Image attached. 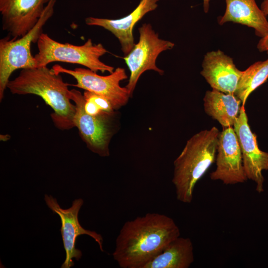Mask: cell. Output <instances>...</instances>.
Masks as SVG:
<instances>
[{"label":"cell","mask_w":268,"mask_h":268,"mask_svg":"<svg viewBox=\"0 0 268 268\" xmlns=\"http://www.w3.org/2000/svg\"><path fill=\"white\" fill-rule=\"evenodd\" d=\"M83 95L84 98L93 101L102 112L108 113H115V110L111 102L106 98L86 90Z\"/></svg>","instance_id":"19"},{"label":"cell","mask_w":268,"mask_h":268,"mask_svg":"<svg viewBox=\"0 0 268 268\" xmlns=\"http://www.w3.org/2000/svg\"><path fill=\"white\" fill-rule=\"evenodd\" d=\"M38 53L34 58L36 67H46L59 62L78 64L97 72L112 73L114 67L102 62L100 58L108 51L101 43L94 44L89 38L81 45L63 43L42 33L37 42Z\"/></svg>","instance_id":"4"},{"label":"cell","mask_w":268,"mask_h":268,"mask_svg":"<svg viewBox=\"0 0 268 268\" xmlns=\"http://www.w3.org/2000/svg\"><path fill=\"white\" fill-rule=\"evenodd\" d=\"M52 69L57 73H66L72 76L76 83L69 84L103 96L112 103L115 110L125 106L131 97L125 87L120 83L128 78L125 68L118 67L108 75H100L87 68L76 67L73 69L55 65Z\"/></svg>","instance_id":"8"},{"label":"cell","mask_w":268,"mask_h":268,"mask_svg":"<svg viewBox=\"0 0 268 268\" xmlns=\"http://www.w3.org/2000/svg\"><path fill=\"white\" fill-rule=\"evenodd\" d=\"M139 40L131 52L123 57L130 75L126 87L131 97L140 76L147 70H153L162 75L164 71L156 65L158 56L163 52L171 50L174 43L161 39L150 23H143L138 28Z\"/></svg>","instance_id":"6"},{"label":"cell","mask_w":268,"mask_h":268,"mask_svg":"<svg viewBox=\"0 0 268 268\" xmlns=\"http://www.w3.org/2000/svg\"><path fill=\"white\" fill-rule=\"evenodd\" d=\"M203 0V10L205 13H207L209 8V3L210 0Z\"/></svg>","instance_id":"21"},{"label":"cell","mask_w":268,"mask_h":268,"mask_svg":"<svg viewBox=\"0 0 268 268\" xmlns=\"http://www.w3.org/2000/svg\"><path fill=\"white\" fill-rule=\"evenodd\" d=\"M224 14L218 18L222 25L232 22L241 24L255 30V34L263 38L268 34V21L255 0H225Z\"/></svg>","instance_id":"15"},{"label":"cell","mask_w":268,"mask_h":268,"mask_svg":"<svg viewBox=\"0 0 268 268\" xmlns=\"http://www.w3.org/2000/svg\"><path fill=\"white\" fill-rule=\"evenodd\" d=\"M68 85L60 74L46 66L21 69L17 77L9 80L6 88L13 94H34L41 97L54 111L51 117L55 126L65 130L74 127L75 113Z\"/></svg>","instance_id":"2"},{"label":"cell","mask_w":268,"mask_h":268,"mask_svg":"<svg viewBox=\"0 0 268 268\" xmlns=\"http://www.w3.org/2000/svg\"><path fill=\"white\" fill-rule=\"evenodd\" d=\"M268 78V59L258 61L243 71L235 95L245 106L251 93Z\"/></svg>","instance_id":"18"},{"label":"cell","mask_w":268,"mask_h":268,"mask_svg":"<svg viewBox=\"0 0 268 268\" xmlns=\"http://www.w3.org/2000/svg\"><path fill=\"white\" fill-rule=\"evenodd\" d=\"M180 236L179 228L172 218L146 213L124 224L116 240L113 258L121 268H143Z\"/></svg>","instance_id":"1"},{"label":"cell","mask_w":268,"mask_h":268,"mask_svg":"<svg viewBox=\"0 0 268 268\" xmlns=\"http://www.w3.org/2000/svg\"><path fill=\"white\" fill-rule=\"evenodd\" d=\"M56 0H50L36 25L24 36L14 38L7 36L0 40V101L2 100L12 72L18 69L36 67L31 52L32 43L37 42L43 28L52 16Z\"/></svg>","instance_id":"5"},{"label":"cell","mask_w":268,"mask_h":268,"mask_svg":"<svg viewBox=\"0 0 268 268\" xmlns=\"http://www.w3.org/2000/svg\"><path fill=\"white\" fill-rule=\"evenodd\" d=\"M70 99L75 105L73 125L81 138L92 152L102 157L109 156V144L116 130L115 113H103L97 116L86 114L83 95L74 89L70 90Z\"/></svg>","instance_id":"7"},{"label":"cell","mask_w":268,"mask_h":268,"mask_svg":"<svg viewBox=\"0 0 268 268\" xmlns=\"http://www.w3.org/2000/svg\"><path fill=\"white\" fill-rule=\"evenodd\" d=\"M44 200L48 207L58 214L61 221V233L66 252V259L62 268H70L74 266L73 261H79L82 257V252L75 247L76 239L79 235H87L93 238L103 252L102 236L94 231L83 228L78 220V213L83 204L82 199L74 200L71 206L67 209L61 207L57 199L51 195H45Z\"/></svg>","instance_id":"9"},{"label":"cell","mask_w":268,"mask_h":268,"mask_svg":"<svg viewBox=\"0 0 268 268\" xmlns=\"http://www.w3.org/2000/svg\"><path fill=\"white\" fill-rule=\"evenodd\" d=\"M159 0H140L130 13L119 19L88 17L85 23L89 26L103 28L112 33L119 40L124 56L128 55L135 45L133 30L135 24L144 15L158 7Z\"/></svg>","instance_id":"14"},{"label":"cell","mask_w":268,"mask_h":268,"mask_svg":"<svg viewBox=\"0 0 268 268\" xmlns=\"http://www.w3.org/2000/svg\"><path fill=\"white\" fill-rule=\"evenodd\" d=\"M50 0H0L3 30L17 38L37 23Z\"/></svg>","instance_id":"12"},{"label":"cell","mask_w":268,"mask_h":268,"mask_svg":"<svg viewBox=\"0 0 268 268\" xmlns=\"http://www.w3.org/2000/svg\"><path fill=\"white\" fill-rule=\"evenodd\" d=\"M261 9L266 16H268V0H263ZM257 48L260 52H266L268 54V34L261 38L257 44Z\"/></svg>","instance_id":"20"},{"label":"cell","mask_w":268,"mask_h":268,"mask_svg":"<svg viewBox=\"0 0 268 268\" xmlns=\"http://www.w3.org/2000/svg\"><path fill=\"white\" fill-rule=\"evenodd\" d=\"M215 161L216 168L210 174L212 180L220 181L225 185L247 181L241 148L232 127L223 128L220 133Z\"/></svg>","instance_id":"10"},{"label":"cell","mask_w":268,"mask_h":268,"mask_svg":"<svg viewBox=\"0 0 268 268\" xmlns=\"http://www.w3.org/2000/svg\"><path fill=\"white\" fill-rule=\"evenodd\" d=\"M206 114L216 120L223 128L233 127L238 117L241 101L235 95L212 89L206 91L203 98Z\"/></svg>","instance_id":"16"},{"label":"cell","mask_w":268,"mask_h":268,"mask_svg":"<svg viewBox=\"0 0 268 268\" xmlns=\"http://www.w3.org/2000/svg\"><path fill=\"white\" fill-rule=\"evenodd\" d=\"M220 133L213 127L195 134L174 160L172 181L180 202H192L196 184L215 162Z\"/></svg>","instance_id":"3"},{"label":"cell","mask_w":268,"mask_h":268,"mask_svg":"<svg viewBox=\"0 0 268 268\" xmlns=\"http://www.w3.org/2000/svg\"><path fill=\"white\" fill-rule=\"evenodd\" d=\"M201 67V74L212 89L235 94L243 71L232 58L220 50L210 51L204 55Z\"/></svg>","instance_id":"13"},{"label":"cell","mask_w":268,"mask_h":268,"mask_svg":"<svg viewBox=\"0 0 268 268\" xmlns=\"http://www.w3.org/2000/svg\"><path fill=\"white\" fill-rule=\"evenodd\" d=\"M241 148L243 163L248 180L256 184V190L259 193L264 189V177L262 172L268 170V152L261 150L257 136L253 133L248 124L245 106L240 111L233 127Z\"/></svg>","instance_id":"11"},{"label":"cell","mask_w":268,"mask_h":268,"mask_svg":"<svg viewBox=\"0 0 268 268\" xmlns=\"http://www.w3.org/2000/svg\"><path fill=\"white\" fill-rule=\"evenodd\" d=\"M194 260L191 240L180 236L169 243L143 268H189Z\"/></svg>","instance_id":"17"}]
</instances>
